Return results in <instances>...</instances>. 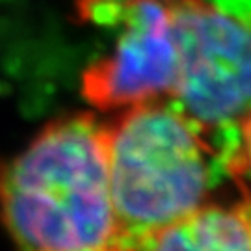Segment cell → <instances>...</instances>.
Here are the masks:
<instances>
[{"label": "cell", "mask_w": 251, "mask_h": 251, "mask_svg": "<svg viewBox=\"0 0 251 251\" xmlns=\"http://www.w3.org/2000/svg\"><path fill=\"white\" fill-rule=\"evenodd\" d=\"M0 224L19 251H91L121 244L104 123L88 112L47 123L0 168Z\"/></svg>", "instance_id": "1"}, {"label": "cell", "mask_w": 251, "mask_h": 251, "mask_svg": "<svg viewBox=\"0 0 251 251\" xmlns=\"http://www.w3.org/2000/svg\"><path fill=\"white\" fill-rule=\"evenodd\" d=\"M208 132L171 100L126 108L104 123L110 194L121 242L210 201L214 152Z\"/></svg>", "instance_id": "2"}, {"label": "cell", "mask_w": 251, "mask_h": 251, "mask_svg": "<svg viewBox=\"0 0 251 251\" xmlns=\"http://www.w3.org/2000/svg\"><path fill=\"white\" fill-rule=\"evenodd\" d=\"M180 54L173 104L206 130L251 114V26L208 0H168Z\"/></svg>", "instance_id": "3"}, {"label": "cell", "mask_w": 251, "mask_h": 251, "mask_svg": "<svg viewBox=\"0 0 251 251\" xmlns=\"http://www.w3.org/2000/svg\"><path fill=\"white\" fill-rule=\"evenodd\" d=\"M114 45L82 75V95L97 110L171 100L179 86L180 54L168 0H125Z\"/></svg>", "instance_id": "4"}, {"label": "cell", "mask_w": 251, "mask_h": 251, "mask_svg": "<svg viewBox=\"0 0 251 251\" xmlns=\"http://www.w3.org/2000/svg\"><path fill=\"white\" fill-rule=\"evenodd\" d=\"M125 251H251L242 203L208 201L175 222L121 242Z\"/></svg>", "instance_id": "5"}, {"label": "cell", "mask_w": 251, "mask_h": 251, "mask_svg": "<svg viewBox=\"0 0 251 251\" xmlns=\"http://www.w3.org/2000/svg\"><path fill=\"white\" fill-rule=\"evenodd\" d=\"M238 136L234 142L233 151L229 152L227 158V171L229 175L236 179V182H240L248 196L251 194V114L246 116L236 125Z\"/></svg>", "instance_id": "6"}, {"label": "cell", "mask_w": 251, "mask_h": 251, "mask_svg": "<svg viewBox=\"0 0 251 251\" xmlns=\"http://www.w3.org/2000/svg\"><path fill=\"white\" fill-rule=\"evenodd\" d=\"M240 203H242V208H244V212H246V218H248V222H250V229H251V194L246 196Z\"/></svg>", "instance_id": "7"}, {"label": "cell", "mask_w": 251, "mask_h": 251, "mask_svg": "<svg viewBox=\"0 0 251 251\" xmlns=\"http://www.w3.org/2000/svg\"><path fill=\"white\" fill-rule=\"evenodd\" d=\"M91 251H125V250L119 244V246H112V248H102V250H91Z\"/></svg>", "instance_id": "8"}]
</instances>
